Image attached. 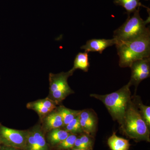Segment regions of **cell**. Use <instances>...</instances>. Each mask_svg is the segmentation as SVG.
I'll return each mask as SVG.
<instances>
[{"instance_id":"7c38bea8","label":"cell","mask_w":150,"mask_h":150,"mask_svg":"<svg viewBox=\"0 0 150 150\" xmlns=\"http://www.w3.org/2000/svg\"><path fill=\"white\" fill-rule=\"evenodd\" d=\"M70 133L66 130L60 128L52 129L48 134L47 138L48 142L51 145L55 146L59 144L70 135Z\"/></svg>"},{"instance_id":"d4e9b609","label":"cell","mask_w":150,"mask_h":150,"mask_svg":"<svg viewBox=\"0 0 150 150\" xmlns=\"http://www.w3.org/2000/svg\"><path fill=\"white\" fill-rule=\"evenodd\" d=\"M19 149H16V148L12 147L7 146H4L1 144L0 150H20Z\"/></svg>"},{"instance_id":"8fae6325","label":"cell","mask_w":150,"mask_h":150,"mask_svg":"<svg viewBox=\"0 0 150 150\" xmlns=\"http://www.w3.org/2000/svg\"><path fill=\"white\" fill-rule=\"evenodd\" d=\"M44 123L45 128L48 131L60 128L61 126H64L62 117L57 111L49 114L45 119Z\"/></svg>"},{"instance_id":"9a60e30c","label":"cell","mask_w":150,"mask_h":150,"mask_svg":"<svg viewBox=\"0 0 150 150\" xmlns=\"http://www.w3.org/2000/svg\"><path fill=\"white\" fill-rule=\"evenodd\" d=\"M57 111L62 117L64 126H66L74 118L79 115L81 110H71L64 106H60Z\"/></svg>"},{"instance_id":"5b68a950","label":"cell","mask_w":150,"mask_h":150,"mask_svg":"<svg viewBox=\"0 0 150 150\" xmlns=\"http://www.w3.org/2000/svg\"><path fill=\"white\" fill-rule=\"evenodd\" d=\"M74 72L71 69L67 72L49 74L50 93L55 102H60L70 94L73 93L68 84V79L73 75Z\"/></svg>"},{"instance_id":"4316f807","label":"cell","mask_w":150,"mask_h":150,"mask_svg":"<svg viewBox=\"0 0 150 150\" xmlns=\"http://www.w3.org/2000/svg\"><path fill=\"white\" fill-rule=\"evenodd\" d=\"M1 142H0V148H1Z\"/></svg>"},{"instance_id":"e0dca14e","label":"cell","mask_w":150,"mask_h":150,"mask_svg":"<svg viewBox=\"0 0 150 150\" xmlns=\"http://www.w3.org/2000/svg\"><path fill=\"white\" fill-rule=\"evenodd\" d=\"M136 102L134 103L136 106L140 108V112L143 119L146 123L148 127L150 126V107L149 106L143 104L141 101H139L138 98L136 99Z\"/></svg>"},{"instance_id":"ba28073f","label":"cell","mask_w":150,"mask_h":150,"mask_svg":"<svg viewBox=\"0 0 150 150\" xmlns=\"http://www.w3.org/2000/svg\"><path fill=\"white\" fill-rule=\"evenodd\" d=\"M80 123L83 131L88 135L94 134L97 127V118L92 110H81L79 114Z\"/></svg>"},{"instance_id":"3957f363","label":"cell","mask_w":150,"mask_h":150,"mask_svg":"<svg viewBox=\"0 0 150 150\" xmlns=\"http://www.w3.org/2000/svg\"><path fill=\"white\" fill-rule=\"evenodd\" d=\"M121 129L126 136L135 141L150 142V128L132 100L127 106Z\"/></svg>"},{"instance_id":"7a4b0ae2","label":"cell","mask_w":150,"mask_h":150,"mask_svg":"<svg viewBox=\"0 0 150 150\" xmlns=\"http://www.w3.org/2000/svg\"><path fill=\"white\" fill-rule=\"evenodd\" d=\"M129 81L117 91L105 95L91 94L90 96L99 100L107 108L112 119L117 121L120 125L123 123L124 115L129 103L131 100Z\"/></svg>"},{"instance_id":"603a6c76","label":"cell","mask_w":150,"mask_h":150,"mask_svg":"<svg viewBox=\"0 0 150 150\" xmlns=\"http://www.w3.org/2000/svg\"><path fill=\"white\" fill-rule=\"evenodd\" d=\"M81 141L85 145L88 150H92L93 142L91 138L87 134L82 135L80 138Z\"/></svg>"},{"instance_id":"83f0119b","label":"cell","mask_w":150,"mask_h":150,"mask_svg":"<svg viewBox=\"0 0 150 150\" xmlns=\"http://www.w3.org/2000/svg\"><path fill=\"white\" fill-rule=\"evenodd\" d=\"M146 1H148V0H146Z\"/></svg>"},{"instance_id":"5bb4252c","label":"cell","mask_w":150,"mask_h":150,"mask_svg":"<svg viewBox=\"0 0 150 150\" xmlns=\"http://www.w3.org/2000/svg\"><path fill=\"white\" fill-rule=\"evenodd\" d=\"M114 3L116 5L123 7L129 16L142 6L139 0H114Z\"/></svg>"},{"instance_id":"44dd1931","label":"cell","mask_w":150,"mask_h":150,"mask_svg":"<svg viewBox=\"0 0 150 150\" xmlns=\"http://www.w3.org/2000/svg\"><path fill=\"white\" fill-rule=\"evenodd\" d=\"M25 150H38L32 131H28Z\"/></svg>"},{"instance_id":"9c48e42d","label":"cell","mask_w":150,"mask_h":150,"mask_svg":"<svg viewBox=\"0 0 150 150\" xmlns=\"http://www.w3.org/2000/svg\"><path fill=\"white\" fill-rule=\"evenodd\" d=\"M117 41L115 38L111 39H93L87 41L85 45L82 46L81 48L85 52H98L102 54L103 51L108 47L115 45Z\"/></svg>"},{"instance_id":"6da1fadb","label":"cell","mask_w":150,"mask_h":150,"mask_svg":"<svg viewBox=\"0 0 150 150\" xmlns=\"http://www.w3.org/2000/svg\"><path fill=\"white\" fill-rule=\"evenodd\" d=\"M115 45L119 56V66L130 67L135 61L150 57V30L139 37L129 41H118Z\"/></svg>"},{"instance_id":"ffe728a7","label":"cell","mask_w":150,"mask_h":150,"mask_svg":"<svg viewBox=\"0 0 150 150\" xmlns=\"http://www.w3.org/2000/svg\"><path fill=\"white\" fill-rule=\"evenodd\" d=\"M27 108L35 110L38 113L40 114V115H46L52 111L47 108L38 104L35 101L28 103L27 104Z\"/></svg>"},{"instance_id":"484cf974","label":"cell","mask_w":150,"mask_h":150,"mask_svg":"<svg viewBox=\"0 0 150 150\" xmlns=\"http://www.w3.org/2000/svg\"><path fill=\"white\" fill-rule=\"evenodd\" d=\"M73 150H80V149H74Z\"/></svg>"},{"instance_id":"2e32d148","label":"cell","mask_w":150,"mask_h":150,"mask_svg":"<svg viewBox=\"0 0 150 150\" xmlns=\"http://www.w3.org/2000/svg\"><path fill=\"white\" fill-rule=\"evenodd\" d=\"M32 131L38 150H49L44 135L39 126H36Z\"/></svg>"},{"instance_id":"30bf717a","label":"cell","mask_w":150,"mask_h":150,"mask_svg":"<svg viewBox=\"0 0 150 150\" xmlns=\"http://www.w3.org/2000/svg\"><path fill=\"white\" fill-rule=\"evenodd\" d=\"M108 144L112 150H129L130 146L128 140L118 137L115 133L108 140Z\"/></svg>"},{"instance_id":"4fadbf2b","label":"cell","mask_w":150,"mask_h":150,"mask_svg":"<svg viewBox=\"0 0 150 150\" xmlns=\"http://www.w3.org/2000/svg\"><path fill=\"white\" fill-rule=\"evenodd\" d=\"M87 52L79 53L76 55L74 61V67L72 69L74 71L80 69L84 72H87L89 67L88 55Z\"/></svg>"},{"instance_id":"ac0fdd59","label":"cell","mask_w":150,"mask_h":150,"mask_svg":"<svg viewBox=\"0 0 150 150\" xmlns=\"http://www.w3.org/2000/svg\"><path fill=\"white\" fill-rule=\"evenodd\" d=\"M66 126V131L70 133L78 134L83 132L80 123L79 115L74 118Z\"/></svg>"},{"instance_id":"277c9868","label":"cell","mask_w":150,"mask_h":150,"mask_svg":"<svg viewBox=\"0 0 150 150\" xmlns=\"http://www.w3.org/2000/svg\"><path fill=\"white\" fill-rule=\"evenodd\" d=\"M149 17L144 21L140 16V8L129 16L126 22L114 31L113 38L117 42L126 41L139 37L149 30L146 25L149 22Z\"/></svg>"},{"instance_id":"8992f818","label":"cell","mask_w":150,"mask_h":150,"mask_svg":"<svg viewBox=\"0 0 150 150\" xmlns=\"http://www.w3.org/2000/svg\"><path fill=\"white\" fill-rule=\"evenodd\" d=\"M28 131L8 128L0 123V142L2 145L25 150Z\"/></svg>"},{"instance_id":"7402d4cb","label":"cell","mask_w":150,"mask_h":150,"mask_svg":"<svg viewBox=\"0 0 150 150\" xmlns=\"http://www.w3.org/2000/svg\"><path fill=\"white\" fill-rule=\"evenodd\" d=\"M35 102L38 104L43 105L44 107L47 108L52 111L56 108V102L48 98L37 100Z\"/></svg>"},{"instance_id":"d6986e66","label":"cell","mask_w":150,"mask_h":150,"mask_svg":"<svg viewBox=\"0 0 150 150\" xmlns=\"http://www.w3.org/2000/svg\"><path fill=\"white\" fill-rule=\"evenodd\" d=\"M77 136L75 134H70L64 141L57 145V149L60 150L69 149L74 148Z\"/></svg>"},{"instance_id":"52a82bcc","label":"cell","mask_w":150,"mask_h":150,"mask_svg":"<svg viewBox=\"0 0 150 150\" xmlns=\"http://www.w3.org/2000/svg\"><path fill=\"white\" fill-rule=\"evenodd\" d=\"M130 67L131 70L130 82L137 86L142 81L150 76V57L137 60Z\"/></svg>"},{"instance_id":"cb8c5ba5","label":"cell","mask_w":150,"mask_h":150,"mask_svg":"<svg viewBox=\"0 0 150 150\" xmlns=\"http://www.w3.org/2000/svg\"><path fill=\"white\" fill-rule=\"evenodd\" d=\"M74 149H78L87 150H88L85 145L82 142H81L80 139L79 138H77L76 141H75L74 146Z\"/></svg>"}]
</instances>
